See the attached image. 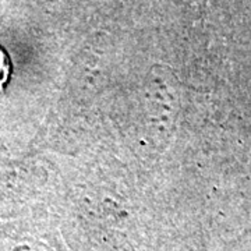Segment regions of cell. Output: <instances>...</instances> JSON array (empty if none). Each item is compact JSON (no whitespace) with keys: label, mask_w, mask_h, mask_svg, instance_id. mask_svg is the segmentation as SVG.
I'll return each instance as SVG.
<instances>
[{"label":"cell","mask_w":251,"mask_h":251,"mask_svg":"<svg viewBox=\"0 0 251 251\" xmlns=\"http://www.w3.org/2000/svg\"><path fill=\"white\" fill-rule=\"evenodd\" d=\"M11 77V62L7 52L0 46V92H3Z\"/></svg>","instance_id":"6da1fadb"}]
</instances>
